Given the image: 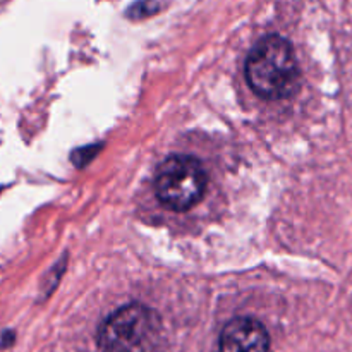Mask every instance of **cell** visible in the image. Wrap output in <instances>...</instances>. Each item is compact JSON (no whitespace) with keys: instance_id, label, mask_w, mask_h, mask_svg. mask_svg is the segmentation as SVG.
Here are the masks:
<instances>
[{"instance_id":"cell-1","label":"cell","mask_w":352,"mask_h":352,"mask_svg":"<svg viewBox=\"0 0 352 352\" xmlns=\"http://www.w3.org/2000/svg\"><path fill=\"white\" fill-rule=\"evenodd\" d=\"M250 88L265 100H282L299 88V65L285 38L268 34L251 48L246 60Z\"/></svg>"},{"instance_id":"cell-4","label":"cell","mask_w":352,"mask_h":352,"mask_svg":"<svg viewBox=\"0 0 352 352\" xmlns=\"http://www.w3.org/2000/svg\"><path fill=\"white\" fill-rule=\"evenodd\" d=\"M219 352H270V336L258 320L234 318L220 333Z\"/></svg>"},{"instance_id":"cell-2","label":"cell","mask_w":352,"mask_h":352,"mask_svg":"<svg viewBox=\"0 0 352 352\" xmlns=\"http://www.w3.org/2000/svg\"><path fill=\"white\" fill-rule=\"evenodd\" d=\"M206 182L208 177L198 158L172 155L158 167L155 192L165 208L172 212H188L203 198Z\"/></svg>"},{"instance_id":"cell-5","label":"cell","mask_w":352,"mask_h":352,"mask_svg":"<svg viewBox=\"0 0 352 352\" xmlns=\"http://www.w3.org/2000/svg\"><path fill=\"white\" fill-rule=\"evenodd\" d=\"M160 10V3L157 0H138L133 6L127 9V17L129 19H144V17H150L153 14H157Z\"/></svg>"},{"instance_id":"cell-3","label":"cell","mask_w":352,"mask_h":352,"mask_svg":"<svg viewBox=\"0 0 352 352\" xmlns=\"http://www.w3.org/2000/svg\"><path fill=\"white\" fill-rule=\"evenodd\" d=\"M157 316L143 305H127L100 325L96 342L102 352H140L155 332Z\"/></svg>"}]
</instances>
